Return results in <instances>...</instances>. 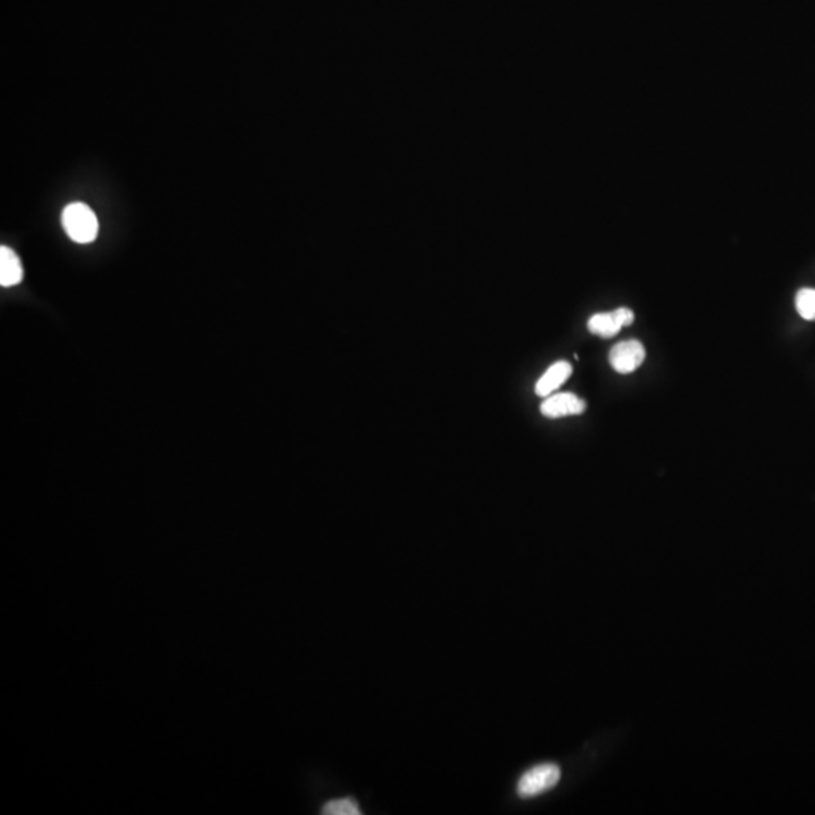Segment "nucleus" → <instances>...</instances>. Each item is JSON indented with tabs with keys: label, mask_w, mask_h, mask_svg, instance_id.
I'll use <instances>...</instances> for the list:
<instances>
[{
	"label": "nucleus",
	"mask_w": 815,
	"mask_h": 815,
	"mask_svg": "<svg viewBox=\"0 0 815 815\" xmlns=\"http://www.w3.org/2000/svg\"><path fill=\"white\" fill-rule=\"evenodd\" d=\"M645 360V347L638 340L621 341L612 347L608 354V361L613 371L621 375H627L642 366Z\"/></svg>",
	"instance_id": "nucleus-3"
},
{
	"label": "nucleus",
	"mask_w": 815,
	"mask_h": 815,
	"mask_svg": "<svg viewBox=\"0 0 815 815\" xmlns=\"http://www.w3.org/2000/svg\"><path fill=\"white\" fill-rule=\"evenodd\" d=\"M62 225L73 242H94L99 234V221L94 212L84 203H71L62 213Z\"/></svg>",
	"instance_id": "nucleus-1"
},
{
	"label": "nucleus",
	"mask_w": 815,
	"mask_h": 815,
	"mask_svg": "<svg viewBox=\"0 0 815 815\" xmlns=\"http://www.w3.org/2000/svg\"><path fill=\"white\" fill-rule=\"evenodd\" d=\"M322 814L325 815H360L361 810L358 802L354 797H341L336 801H330L322 808Z\"/></svg>",
	"instance_id": "nucleus-8"
},
{
	"label": "nucleus",
	"mask_w": 815,
	"mask_h": 815,
	"mask_svg": "<svg viewBox=\"0 0 815 815\" xmlns=\"http://www.w3.org/2000/svg\"><path fill=\"white\" fill-rule=\"evenodd\" d=\"M560 781V769L558 764L545 762L526 771L518 781L517 791L524 799L542 795L545 791L551 790Z\"/></svg>",
	"instance_id": "nucleus-2"
},
{
	"label": "nucleus",
	"mask_w": 815,
	"mask_h": 815,
	"mask_svg": "<svg viewBox=\"0 0 815 815\" xmlns=\"http://www.w3.org/2000/svg\"><path fill=\"white\" fill-rule=\"evenodd\" d=\"M634 321L630 308H618L615 312L598 313L593 314L588 322L589 331L603 338H612L616 336L623 326H630Z\"/></svg>",
	"instance_id": "nucleus-4"
},
{
	"label": "nucleus",
	"mask_w": 815,
	"mask_h": 815,
	"mask_svg": "<svg viewBox=\"0 0 815 815\" xmlns=\"http://www.w3.org/2000/svg\"><path fill=\"white\" fill-rule=\"evenodd\" d=\"M795 308L805 321H815V290L802 289L795 297Z\"/></svg>",
	"instance_id": "nucleus-9"
},
{
	"label": "nucleus",
	"mask_w": 815,
	"mask_h": 815,
	"mask_svg": "<svg viewBox=\"0 0 815 815\" xmlns=\"http://www.w3.org/2000/svg\"><path fill=\"white\" fill-rule=\"evenodd\" d=\"M23 280L20 258L11 248H0V284L4 287L17 286Z\"/></svg>",
	"instance_id": "nucleus-7"
},
{
	"label": "nucleus",
	"mask_w": 815,
	"mask_h": 815,
	"mask_svg": "<svg viewBox=\"0 0 815 815\" xmlns=\"http://www.w3.org/2000/svg\"><path fill=\"white\" fill-rule=\"evenodd\" d=\"M586 411V402L582 401L573 393H560V395H549L541 405V414L549 419H560L566 415L583 414Z\"/></svg>",
	"instance_id": "nucleus-5"
},
{
	"label": "nucleus",
	"mask_w": 815,
	"mask_h": 815,
	"mask_svg": "<svg viewBox=\"0 0 815 815\" xmlns=\"http://www.w3.org/2000/svg\"><path fill=\"white\" fill-rule=\"evenodd\" d=\"M573 373V367L568 361H558L553 366L549 367V371L543 373L542 378L536 382L534 393L541 397H547L553 391L558 390V387L568 380L569 376Z\"/></svg>",
	"instance_id": "nucleus-6"
}]
</instances>
